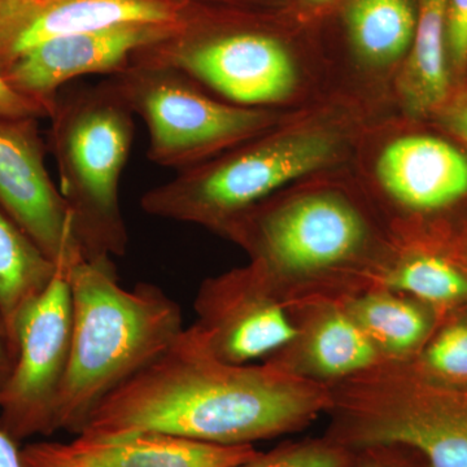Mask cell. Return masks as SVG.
Instances as JSON below:
<instances>
[{
    "label": "cell",
    "instance_id": "6da1fadb",
    "mask_svg": "<svg viewBox=\"0 0 467 467\" xmlns=\"http://www.w3.org/2000/svg\"><path fill=\"white\" fill-rule=\"evenodd\" d=\"M330 404V389L282 362L229 364L195 326L95 409L81 434L158 431L254 445L300 431Z\"/></svg>",
    "mask_w": 467,
    "mask_h": 467
},
{
    "label": "cell",
    "instance_id": "7a4b0ae2",
    "mask_svg": "<svg viewBox=\"0 0 467 467\" xmlns=\"http://www.w3.org/2000/svg\"><path fill=\"white\" fill-rule=\"evenodd\" d=\"M374 119L359 104L335 94L216 158L177 171L144 193L140 207L150 216L225 236L243 214L276 193L349 168Z\"/></svg>",
    "mask_w": 467,
    "mask_h": 467
},
{
    "label": "cell",
    "instance_id": "3957f363",
    "mask_svg": "<svg viewBox=\"0 0 467 467\" xmlns=\"http://www.w3.org/2000/svg\"><path fill=\"white\" fill-rule=\"evenodd\" d=\"M285 12L196 5L173 36L137 51L130 64L181 70L243 109L300 112L335 95L324 50L284 26Z\"/></svg>",
    "mask_w": 467,
    "mask_h": 467
},
{
    "label": "cell",
    "instance_id": "277c9868",
    "mask_svg": "<svg viewBox=\"0 0 467 467\" xmlns=\"http://www.w3.org/2000/svg\"><path fill=\"white\" fill-rule=\"evenodd\" d=\"M225 238L250 254L252 269L276 294L290 279L358 266L380 273L398 248L350 167L276 193L243 214Z\"/></svg>",
    "mask_w": 467,
    "mask_h": 467
},
{
    "label": "cell",
    "instance_id": "5b68a950",
    "mask_svg": "<svg viewBox=\"0 0 467 467\" xmlns=\"http://www.w3.org/2000/svg\"><path fill=\"white\" fill-rule=\"evenodd\" d=\"M72 348L54 430L79 435L100 402L171 348L184 330L177 301L152 284L119 285L112 259L70 275Z\"/></svg>",
    "mask_w": 467,
    "mask_h": 467
},
{
    "label": "cell",
    "instance_id": "8992f818",
    "mask_svg": "<svg viewBox=\"0 0 467 467\" xmlns=\"http://www.w3.org/2000/svg\"><path fill=\"white\" fill-rule=\"evenodd\" d=\"M134 116L106 77L97 84L67 85L48 117L58 190L85 260L121 257L128 250L119 189L133 147Z\"/></svg>",
    "mask_w": 467,
    "mask_h": 467
},
{
    "label": "cell",
    "instance_id": "52a82bcc",
    "mask_svg": "<svg viewBox=\"0 0 467 467\" xmlns=\"http://www.w3.org/2000/svg\"><path fill=\"white\" fill-rule=\"evenodd\" d=\"M391 361L328 389L326 436L350 451L401 445L427 467H467V386L427 376L416 358Z\"/></svg>",
    "mask_w": 467,
    "mask_h": 467
},
{
    "label": "cell",
    "instance_id": "ba28073f",
    "mask_svg": "<svg viewBox=\"0 0 467 467\" xmlns=\"http://www.w3.org/2000/svg\"><path fill=\"white\" fill-rule=\"evenodd\" d=\"M350 169L396 242L467 221V150L432 122L374 119Z\"/></svg>",
    "mask_w": 467,
    "mask_h": 467
},
{
    "label": "cell",
    "instance_id": "9c48e42d",
    "mask_svg": "<svg viewBox=\"0 0 467 467\" xmlns=\"http://www.w3.org/2000/svg\"><path fill=\"white\" fill-rule=\"evenodd\" d=\"M110 77L149 129L150 161L177 171L216 158L292 115L234 106L173 67L130 64Z\"/></svg>",
    "mask_w": 467,
    "mask_h": 467
},
{
    "label": "cell",
    "instance_id": "30bf717a",
    "mask_svg": "<svg viewBox=\"0 0 467 467\" xmlns=\"http://www.w3.org/2000/svg\"><path fill=\"white\" fill-rule=\"evenodd\" d=\"M84 259L75 238L64 245L54 278L18 313L16 364L0 395V427L14 441L54 434L55 411L72 348L70 275Z\"/></svg>",
    "mask_w": 467,
    "mask_h": 467
},
{
    "label": "cell",
    "instance_id": "8fae6325",
    "mask_svg": "<svg viewBox=\"0 0 467 467\" xmlns=\"http://www.w3.org/2000/svg\"><path fill=\"white\" fill-rule=\"evenodd\" d=\"M340 46L327 58L335 94L374 119L393 115V91L418 21V0H340Z\"/></svg>",
    "mask_w": 467,
    "mask_h": 467
},
{
    "label": "cell",
    "instance_id": "7c38bea8",
    "mask_svg": "<svg viewBox=\"0 0 467 467\" xmlns=\"http://www.w3.org/2000/svg\"><path fill=\"white\" fill-rule=\"evenodd\" d=\"M183 24L125 23L57 36L24 52L3 72L15 90L50 117L67 85L85 76L122 72L130 66L135 52L168 39Z\"/></svg>",
    "mask_w": 467,
    "mask_h": 467
},
{
    "label": "cell",
    "instance_id": "4fadbf2b",
    "mask_svg": "<svg viewBox=\"0 0 467 467\" xmlns=\"http://www.w3.org/2000/svg\"><path fill=\"white\" fill-rule=\"evenodd\" d=\"M193 324L223 361L244 365L294 344L300 330L278 294L250 265L209 278L195 299Z\"/></svg>",
    "mask_w": 467,
    "mask_h": 467
},
{
    "label": "cell",
    "instance_id": "5bb4252c",
    "mask_svg": "<svg viewBox=\"0 0 467 467\" xmlns=\"http://www.w3.org/2000/svg\"><path fill=\"white\" fill-rule=\"evenodd\" d=\"M0 209L52 263L75 238L67 202L46 168L39 119H0Z\"/></svg>",
    "mask_w": 467,
    "mask_h": 467
},
{
    "label": "cell",
    "instance_id": "9a60e30c",
    "mask_svg": "<svg viewBox=\"0 0 467 467\" xmlns=\"http://www.w3.org/2000/svg\"><path fill=\"white\" fill-rule=\"evenodd\" d=\"M187 0H0V67L39 43L125 23L183 24Z\"/></svg>",
    "mask_w": 467,
    "mask_h": 467
},
{
    "label": "cell",
    "instance_id": "2e32d148",
    "mask_svg": "<svg viewBox=\"0 0 467 467\" xmlns=\"http://www.w3.org/2000/svg\"><path fill=\"white\" fill-rule=\"evenodd\" d=\"M60 447L76 467H235L260 453L251 444H213L158 431L79 434Z\"/></svg>",
    "mask_w": 467,
    "mask_h": 467
},
{
    "label": "cell",
    "instance_id": "e0dca14e",
    "mask_svg": "<svg viewBox=\"0 0 467 467\" xmlns=\"http://www.w3.org/2000/svg\"><path fill=\"white\" fill-rule=\"evenodd\" d=\"M451 233L396 243L392 260L379 273L387 290L422 301L438 313L441 321L467 306V272L453 250Z\"/></svg>",
    "mask_w": 467,
    "mask_h": 467
},
{
    "label": "cell",
    "instance_id": "ac0fdd59",
    "mask_svg": "<svg viewBox=\"0 0 467 467\" xmlns=\"http://www.w3.org/2000/svg\"><path fill=\"white\" fill-rule=\"evenodd\" d=\"M447 45V0H418V21L393 91V115L429 121L453 88Z\"/></svg>",
    "mask_w": 467,
    "mask_h": 467
},
{
    "label": "cell",
    "instance_id": "d6986e66",
    "mask_svg": "<svg viewBox=\"0 0 467 467\" xmlns=\"http://www.w3.org/2000/svg\"><path fill=\"white\" fill-rule=\"evenodd\" d=\"M297 337H301V376L310 379L337 382L386 359L346 309L326 310Z\"/></svg>",
    "mask_w": 467,
    "mask_h": 467
},
{
    "label": "cell",
    "instance_id": "ffe728a7",
    "mask_svg": "<svg viewBox=\"0 0 467 467\" xmlns=\"http://www.w3.org/2000/svg\"><path fill=\"white\" fill-rule=\"evenodd\" d=\"M344 309L386 358H417L441 322L431 306L391 292L365 295Z\"/></svg>",
    "mask_w": 467,
    "mask_h": 467
},
{
    "label": "cell",
    "instance_id": "44dd1931",
    "mask_svg": "<svg viewBox=\"0 0 467 467\" xmlns=\"http://www.w3.org/2000/svg\"><path fill=\"white\" fill-rule=\"evenodd\" d=\"M55 270L57 264L0 209V315L12 337L18 313L47 288Z\"/></svg>",
    "mask_w": 467,
    "mask_h": 467
},
{
    "label": "cell",
    "instance_id": "7402d4cb",
    "mask_svg": "<svg viewBox=\"0 0 467 467\" xmlns=\"http://www.w3.org/2000/svg\"><path fill=\"white\" fill-rule=\"evenodd\" d=\"M416 361L427 376L467 386V306L441 319Z\"/></svg>",
    "mask_w": 467,
    "mask_h": 467
},
{
    "label": "cell",
    "instance_id": "603a6c76",
    "mask_svg": "<svg viewBox=\"0 0 467 467\" xmlns=\"http://www.w3.org/2000/svg\"><path fill=\"white\" fill-rule=\"evenodd\" d=\"M358 451L333 439H306L278 445L235 467H353Z\"/></svg>",
    "mask_w": 467,
    "mask_h": 467
},
{
    "label": "cell",
    "instance_id": "cb8c5ba5",
    "mask_svg": "<svg viewBox=\"0 0 467 467\" xmlns=\"http://www.w3.org/2000/svg\"><path fill=\"white\" fill-rule=\"evenodd\" d=\"M448 58L453 84L467 78V0H447Z\"/></svg>",
    "mask_w": 467,
    "mask_h": 467
},
{
    "label": "cell",
    "instance_id": "d4e9b609",
    "mask_svg": "<svg viewBox=\"0 0 467 467\" xmlns=\"http://www.w3.org/2000/svg\"><path fill=\"white\" fill-rule=\"evenodd\" d=\"M429 121L467 150V78L453 85L447 99Z\"/></svg>",
    "mask_w": 467,
    "mask_h": 467
},
{
    "label": "cell",
    "instance_id": "484cf974",
    "mask_svg": "<svg viewBox=\"0 0 467 467\" xmlns=\"http://www.w3.org/2000/svg\"><path fill=\"white\" fill-rule=\"evenodd\" d=\"M353 467H427L425 460L410 448L377 445L358 451Z\"/></svg>",
    "mask_w": 467,
    "mask_h": 467
},
{
    "label": "cell",
    "instance_id": "4316f807",
    "mask_svg": "<svg viewBox=\"0 0 467 467\" xmlns=\"http://www.w3.org/2000/svg\"><path fill=\"white\" fill-rule=\"evenodd\" d=\"M0 119H48L38 104L15 90L0 67Z\"/></svg>",
    "mask_w": 467,
    "mask_h": 467
},
{
    "label": "cell",
    "instance_id": "83f0119b",
    "mask_svg": "<svg viewBox=\"0 0 467 467\" xmlns=\"http://www.w3.org/2000/svg\"><path fill=\"white\" fill-rule=\"evenodd\" d=\"M24 467H76L67 460L60 442H33L21 450Z\"/></svg>",
    "mask_w": 467,
    "mask_h": 467
},
{
    "label": "cell",
    "instance_id": "f1b7e54d",
    "mask_svg": "<svg viewBox=\"0 0 467 467\" xmlns=\"http://www.w3.org/2000/svg\"><path fill=\"white\" fill-rule=\"evenodd\" d=\"M192 5H207V7L238 9L248 12L290 11L288 0H187Z\"/></svg>",
    "mask_w": 467,
    "mask_h": 467
},
{
    "label": "cell",
    "instance_id": "f546056e",
    "mask_svg": "<svg viewBox=\"0 0 467 467\" xmlns=\"http://www.w3.org/2000/svg\"><path fill=\"white\" fill-rule=\"evenodd\" d=\"M17 347L12 337L5 318L0 315V395L7 384L15 364H16Z\"/></svg>",
    "mask_w": 467,
    "mask_h": 467
},
{
    "label": "cell",
    "instance_id": "4dcf8cb0",
    "mask_svg": "<svg viewBox=\"0 0 467 467\" xmlns=\"http://www.w3.org/2000/svg\"><path fill=\"white\" fill-rule=\"evenodd\" d=\"M0 467H24L17 441H14L2 427H0Z\"/></svg>",
    "mask_w": 467,
    "mask_h": 467
},
{
    "label": "cell",
    "instance_id": "1f68e13d",
    "mask_svg": "<svg viewBox=\"0 0 467 467\" xmlns=\"http://www.w3.org/2000/svg\"><path fill=\"white\" fill-rule=\"evenodd\" d=\"M454 251L467 272V226L463 227L454 238Z\"/></svg>",
    "mask_w": 467,
    "mask_h": 467
},
{
    "label": "cell",
    "instance_id": "d6a6232c",
    "mask_svg": "<svg viewBox=\"0 0 467 467\" xmlns=\"http://www.w3.org/2000/svg\"><path fill=\"white\" fill-rule=\"evenodd\" d=\"M300 5H306V11L318 14V12L327 11L328 8L334 7L340 3V0H297Z\"/></svg>",
    "mask_w": 467,
    "mask_h": 467
}]
</instances>
